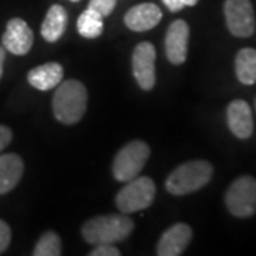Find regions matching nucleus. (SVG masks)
<instances>
[{"instance_id": "9", "label": "nucleus", "mask_w": 256, "mask_h": 256, "mask_svg": "<svg viewBox=\"0 0 256 256\" xmlns=\"http://www.w3.org/2000/svg\"><path fill=\"white\" fill-rule=\"evenodd\" d=\"M34 34L23 18H10L2 36V46L14 56H24L33 46Z\"/></svg>"}, {"instance_id": "12", "label": "nucleus", "mask_w": 256, "mask_h": 256, "mask_svg": "<svg viewBox=\"0 0 256 256\" xmlns=\"http://www.w3.org/2000/svg\"><path fill=\"white\" fill-rule=\"evenodd\" d=\"M226 120L229 130L235 137L246 140L254 132L252 110L246 101L234 100L226 108Z\"/></svg>"}, {"instance_id": "1", "label": "nucleus", "mask_w": 256, "mask_h": 256, "mask_svg": "<svg viewBox=\"0 0 256 256\" xmlns=\"http://www.w3.org/2000/svg\"><path fill=\"white\" fill-rule=\"evenodd\" d=\"M134 229V222L127 214L100 215L88 220L82 228V238L92 245L117 244L127 239Z\"/></svg>"}, {"instance_id": "2", "label": "nucleus", "mask_w": 256, "mask_h": 256, "mask_svg": "<svg viewBox=\"0 0 256 256\" xmlns=\"http://www.w3.org/2000/svg\"><path fill=\"white\" fill-rule=\"evenodd\" d=\"M87 110V90L78 80H66L58 84L53 97V112L60 122L72 126L84 117Z\"/></svg>"}, {"instance_id": "27", "label": "nucleus", "mask_w": 256, "mask_h": 256, "mask_svg": "<svg viewBox=\"0 0 256 256\" xmlns=\"http://www.w3.org/2000/svg\"><path fill=\"white\" fill-rule=\"evenodd\" d=\"M72 2H78V0H72Z\"/></svg>"}, {"instance_id": "6", "label": "nucleus", "mask_w": 256, "mask_h": 256, "mask_svg": "<svg viewBox=\"0 0 256 256\" xmlns=\"http://www.w3.org/2000/svg\"><path fill=\"white\" fill-rule=\"evenodd\" d=\"M228 210L236 218H250L256 214V180L240 176L235 180L225 195Z\"/></svg>"}, {"instance_id": "20", "label": "nucleus", "mask_w": 256, "mask_h": 256, "mask_svg": "<svg viewBox=\"0 0 256 256\" xmlns=\"http://www.w3.org/2000/svg\"><path fill=\"white\" fill-rule=\"evenodd\" d=\"M116 4H117V0H90L88 8L100 13L102 18H107L112 13Z\"/></svg>"}, {"instance_id": "21", "label": "nucleus", "mask_w": 256, "mask_h": 256, "mask_svg": "<svg viewBox=\"0 0 256 256\" xmlns=\"http://www.w3.org/2000/svg\"><path fill=\"white\" fill-rule=\"evenodd\" d=\"M90 256H120V252L117 248L114 246V244H100V245H94V249L88 254Z\"/></svg>"}, {"instance_id": "10", "label": "nucleus", "mask_w": 256, "mask_h": 256, "mask_svg": "<svg viewBox=\"0 0 256 256\" xmlns=\"http://www.w3.org/2000/svg\"><path fill=\"white\" fill-rule=\"evenodd\" d=\"M190 26L184 20H175L165 34V53L172 64H182L188 54Z\"/></svg>"}, {"instance_id": "14", "label": "nucleus", "mask_w": 256, "mask_h": 256, "mask_svg": "<svg viewBox=\"0 0 256 256\" xmlns=\"http://www.w3.org/2000/svg\"><path fill=\"white\" fill-rule=\"evenodd\" d=\"M63 76L64 72L62 64L50 62L32 68L28 74V82L37 90L47 92L57 87L63 80Z\"/></svg>"}, {"instance_id": "16", "label": "nucleus", "mask_w": 256, "mask_h": 256, "mask_svg": "<svg viewBox=\"0 0 256 256\" xmlns=\"http://www.w3.org/2000/svg\"><path fill=\"white\" fill-rule=\"evenodd\" d=\"M68 23L67 10L62 4H53L47 10L46 18L42 24V36L48 43H54L63 36Z\"/></svg>"}, {"instance_id": "13", "label": "nucleus", "mask_w": 256, "mask_h": 256, "mask_svg": "<svg viewBox=\"0 0 256 256\" xmlns=\"http://www.w3.org/2000/svg\"><path fill=\"white\" fill-rule=\"evenodd\" d=\"M162 12L154 3H141L128 10L124 23L132 32H146L154 28L161 22Z\"/></svg>"}, {"instance_id": "7", "label": "nucleus", "mask_w": 256, "mask_h": 256, "mask_svg": "<svg viewBox=\"0 0 256 256\" xmlns=\"http://www.w3.org/2000/svg\"><path fill=\"white\" fill-rule=\"evenodd\" d=\"M225 18L229 32L236 37L246 38L255 32V13L250 0H226Z\"/></svg>"}, {"instance_id": "17", "label": "nucleus", "mask_w": 256, "mask_h": 256, "mask_svg": "<svg viewBox=\"0 0 256 256\" xmlns=\"http://www.w3.org/2000/svg\"><path fill=\"white\" fill-rule=\"evenodd\" d=\"M235 72L236 77L242 84L252 86L256 82V50L255 48H242L239 50L235 58Z\"/></svg>"}, {"instance_id": "5", "label": "nucleus", "mask_w": 256, "mask_h": 256, "mask_svg": "<svg viewBox=\"0 0 256 256\" xmlns=\"http://www.w3.org/2000/svg\"><path fill=\"white\" fill-rule=\"evenodd\" d=\"M156 198V184L148 176H137L117 194L116 204L122 214L146 210Z\"/></svg>"}, {"instance_id": "3", "label": "nucleus", "mask_w": 256, "mask_h": 256, "mask_svg": "<svg viewBox=\"0 0 256 256\" xmlns=\"http://www.w3.org/2000/svg\"><path fill=\"white\" fill-rule=\"evenodd\" d=\"M214 175L212 165L205 160H195L180 165L166 180V191L172 195H186L208 185Z\"/></svg>"}, {"instance_id": "26", "label": "nucleus", "mask_w": 256, "mask_h": 256, "mask_svg": "<svg viewBox=\"0 0 256 256\" xmlns=\"http://www.w3.org/2000/svg\"><path fill=\"white\" fill-rule=\"evenodd\" d=\"M184 3V6H195L198 3V0H181Z\"/></svg>"}, {"instance_id": "15", "label": "nucleus", "mask_w": 256, "mask_h": 256, "mask_svg": "<svg viewBox=\"0 0 256 256\" xmlns=\"http://www.w3.org/2000/svg\"><path fill=\"white\" fill-rule=\"evenodd\" d=\"M23 171L24 164L18 154L0 156V195L10 192L20 182Z\"/></svg>"}, {"instance_id": "18", "label": "nucleus", "mask_w": 256, "mask_h": 256, "mask_svg": "<svg viewBox=\"0 0 256 256\" xmlns=\"http://www.w3.org/2000/svg\"><path fill=\"white\" fill-rule=\"evenodd\" d=\"M102 18H104L101 16L100 13L87 8L77 20L78 33L82 37H87V38H97L102 33V28H104Z\"/></svg>"}, {"instance_id": "23", "label": "nucleus", "mask_w": 256, "mask_h": 256, "mask_svg": "<svg viewBox=\"0 0 256 256\" xmlns=\"http://www.w3.org/2000/svg\"><path fill=\"white\" fill-rule=\"evenodd\" d=\"M13 138V132L9 127L0 124V151H3L6 146H9L10 141Z\"/></svg>"}, {"instance_id": "24", "label": "nucleus", "mask_w": 256, "mask_h": 256, "mask_svg": "<svg viewBox=\"0 0 256 256\" xmlns=\"http://www.w3.org/2000/svg\"><path fill=\"white\" fill-rule=\"evenodd\" d=\"M164 2V4L168 8V9L171 10V12H180V10L185 8L184 6V3L181 0H162Z\"/></svg>"}, {"instance_id": "8", "label": "nucleus", "mask_w": 256, "mask_h": 256, "mask_svg": "<svg viewBox=\"0 0 256 256\" xmlns=\"http://www.w3.org/2000/svg\"><path fill=\"white\" fill-rule=\"evenodd\" d=\"M156 47L150 42L140 43L132 53V74L138 86L150 92L156 86Z\"/></svg>"}, {"instance_id": "19", "label": "nucleus", "mask_w": 256, "mask_h": 256, "mask_svg": "<svg viewBox=\"0 0 256 256\" xmlns=\"http://www.w3.org/2000/svg\"><path fill=\"white\" fill-rule=\"evenodd\" d=\"M34 256H58L62 255V240L60 236L53 232V230H47L44 232L38 242L34 246L33 250Z\"/></svg>"}, {"instance_id": "25", "label": "nucleus", "mask_w": 256, "mask_h": 256, "mask_svg": "<svg viewBox=\"0 0 256 256\" xmlns=\"http://www.w3.org/2000/svg\"><path fill=\"white\" fill-rule=\"evenodd\" d=\"M4 58H6V48L0 46V78L3 76V64H4Z\"/></svg>"}, {"instance_id": "22", "label": "nucleus", "mask_w": 256, "mask_h": 256, "mask_svg": "<svg viewBox=\"0 0 256 256\" xmlns=\"http://www.w3.org/2000/svg\"><path fill=\"white\" fill-rule=\"evenodd\" d=\"M10 240H12L10 226L4 220H0V254H3L9 248Z\"/></svg>"}, {"instance_id": "28", "label": "nucleus", "mask_w": 256, "mask_h": 256, "mask_svg": "<svg viewBox=\"0 0 256 256\" xmlns=\"http://www.w3.org/2000/svg\"><path fill=\"white\" fill-rule=\"evenodd\" d=\"M255 106H256V101H255Z\"/></svg>"}, {"instance_id": "11", "label": "nucleus", "mask_w": 256, "mask_h": 256, "mask_svg": "<svg viewBox=\"0 0 256 256\" xmlns=\"http://www.w3.org/2000/svg\"><path fill=\"white\" fill-rule=\"evenodd\" d=\"M192 229L186 224H175L162 234L156 246L158 256H178L190 245Z\"/></svg>"}, {"instance_id": "4", "label": "nucleus", "mask_w": 256, "mask_h": 256, "mask_svg": "<svg viewBox=\"0 0 256 256\" xmlns=\"http://www.w3.org/2000/svg\"><path fill=\"white\" fill-rule=\"evenodd\" d=\"M150 146L144 141H131L116 156L112 164V175L120 182H128L137 178L150 158Z\"/></svg>"}]
</instances>
